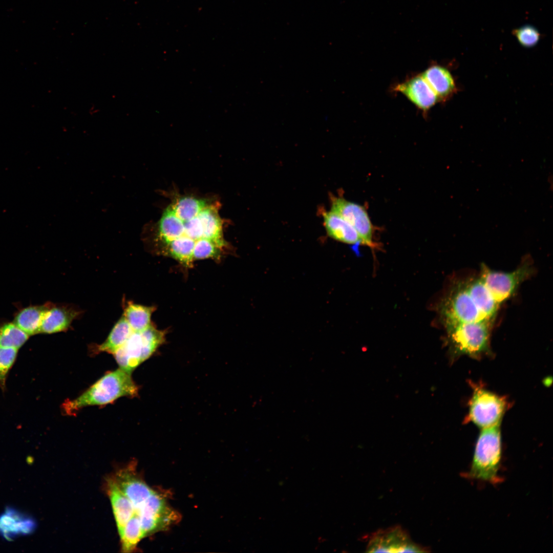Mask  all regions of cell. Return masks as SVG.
<instances>
[{"mask_svg": "<svg viewBox=\"0 0 553 553\" xmlns=\"http://www.w3.org/2000/svg\"><path fill=\"white\" fill-rule=\"evenodd\" d=\"M169 197L159 219L144 226V243L188 268L195 261L221 258L229 245L224 237L226 221L220 214V201L215 197L177 192Z\"/></svg>", "mask_w": 553, "mask_h": 553, "instance_id": "obj_1", "label": "cell"}, {"mask_svg": "<svg viewBox=\"0 0 553 553\" xmlns=\"http://www.w3.org/2000/svg\"><path fill=\"white\" fill-rule=\"evenodd\" d=\"M138 388L131 373L119 368L105 374L78 397L62 405L66 414H74L90 406L108 404L124 396H135Z\"/></svg>", "mask_w": 553, "mask_h": 553, "instance_id": "obj_2", "label": "cell"}, {"mask_svg": "<svg viewBox=\"0 0 553 553\" xmlns=\"http://www.w3.org/2000/svg\"><path fill=\"white\" fill-rule=\"evenodd\" d=\"M493 323V321L484 319L445 328L446 343L451 360L462 355L480 359L491 355Z\"/></svg>", "mask_w": 553, "mask_h": 553, "instance_id": "obj_3", "label": "cell"}, {"mask_svg": "<svg viewBox=\"0 0 553 553\" xmlns=\"http://www.w3.org/2000/svg\"><path fill=\"white\" fill-rule=\"evenodd\" d=\"M468 476L490 482L498 480L502 456L500 424L481 429Z\"/></svg>", "mask_w": 553, "mask_h": 553, "instance_id": "obj_4", "label": "cell"}, {"mask_svg": "<svg viewBox=\"0 0 553 553\" xmlns=\"http://www.w3.org/2000/svg\"><path fill=\"white\" fill-rule=\"evenodd\" d=\"M164 340V331L158 330L152 323L144 330L133 331L113 355L119 368L131 373L148 359Z\"/></svg>", "mask_w": 553, "mask_h": 553, "instance_id": "obj_5", "label": "cell"}, {"mask_svg": "<svg viewBox=\"0 0 553 553\" xmlns=\"http://www.w3.org/2000/svg\"><path fill=\"white\" fill-rule=\"evenodd\" d=\"M473 389L469 401L468 411L464 422H472L481 429L500 424L509 406L507 398L471 382Z\"/></svg>", "mask_w": 553, "mask_h": 553, "instance_id": "obj_6", "label": "cell"}, {"mask_svg": "<svg viewBox=\"0 0 553 553\" xmlns=\"http://www.w3.org/2000/svg\"><path fill=\"white\" fill-rule=\"evenodd\" d=\"M438 308L445 329L484 319L467 290L466 281L455 282L442 300Z\"/></svg>", "mask_w": 553, "mask_h": 553, "instance_id": "obj_7", "label": "cell"}, {"mask_svg": "<svg viewBox=\"0 0 553 553\" xmlns=\"http://www.w3.org/2000/svg\"><path fill=\"white\" fill-rule=\"evenodd\" d=\"M534 272L530 259L526 258L515 270L510 272L495 271L482 264L479 277L495 300L501 304L512 296L520 285L530 278Z\"/></svg>", "mask_w": 553, "mask_h": 553, "instance_id": "obj_8", "label": "cell"}, {"mask_svg": "<svg viewBox=\"0 0 553 553\" xmlns=\"http://www.w3.org/2000/svg\"><path fill=\"white\" fill-rule=\"evenodd\" d=\"M367 550L368 552H386L427 551L426 547L414 542L400 526L380 529L372 534L368 539Z\"/></svg>", "mask_w": 553, "mask_h": 553, "instance_id": "obj_9", "label": "cell"}, {"mask_svg": "<svg viewBox=\"0 0 553 553\" xmlns=\"http://www.w3.org/2000/svg\"><path fill=\"white\" fill-rule=\"evenodd\" d=\"M331 210L341 216L357 231L364 245L377 247L373 241L374 226L365 208L343 198H334L332 201Z\"/></svg>", "mask_w": 553, "mask_h": 553, "instance_id": "obj_10", "label": "cell"}, {"mask_svg": "<svg viewBox=\"0 0 553 553\" xmlns=\"http://www.w3.org/2000/svg\"><path fill=\"white\" fill-rule=\"evenodd\" d=\"M112 479L131 501L136 514L155 491L139 477L132 465L118 470Z\"/></svg>", "mask_w": 553, "mask_h": 553, "instance_id": "obj_11", "label": "cell"}, {"mask_svg": "<svg viewBox=\"0 0 553 553\" xmlns=\"http://www.w3.org/2000/svg\"><path fill=\"white\" fill-rule=\"evenodd\" d=\"M394 90L401 93L415 107L425 113L439 100L436 93L421 74L397 84Z\"/></svg>", "mask_w": 553, "mask_h": 553, "instance_id": "obj_12", "label": "cell"}, {"mask_svg": "<svg viewBox=\"0 0 553 553\" xmlns=\"http://www.w3.org/2000/svg\"><path fill=\"white\" fill-rule=\"evenodd\" d=\"M82 313L81 310L69 304H50L43 316L40 333L51 334L68 330L74 320Z\"/></svg>", "mask_w": 553, "mask_h": 553, "instance_id": "obj_13", "label": "cell"}, {"mask_svg": "<svg viewBox=\"0 0 553 553\" xmlns=\"http://www.w3.org/2000/svg\"><path fill=\"white\" fill-rule=\"evenodd\" d=\"M36 527L35 521L16 509L7 507L0 515V535L11 541L20 535L32 533Z\"/></svg>", "mask_w": 553, "mask_h": 553, "instance_id": "obj_14", "label": "cell"}, {"mask_svg": "<svg viewBox=\"0 0 553 553\" xmlns=\"http://www.w3.org/2000/svg\"><path fill=\"white\" fill-rule=\"evenodd\" d=\"M467 290L476 308L484 319L494 321L500 304L479 276L466 281Z\"/></svg>", "mask_w": 553, "mask_h": 553, "instance_id": "obj_15", "label": "cell"}, {"mask_svg": "<svg viewBox=\"0 0 553 553\" xmlns=\"http://www.w3.org/2000/svg\"><path fill=\"white\" fill-rule=\"evenodd\" d=\"M324 223L329 237L334 240L353 246L364 245L355 229L346 220L330 210L324 214Z\"/></svg>", "mask_w": 553, "mask_h": 553, "instance_id": "obj_16", "label": "cell"}, {"mask_svg": "<svg viewBox=\"0 0 553 553\" xmlns=\"http://www.w3.org/2000/svg\"><path fill=\"white\" fill-rule=\"evenodd\" d=\"M107 488L120 536L128 521L136 514V511L131 501L112 478L107 481Z\"/></svg>", "mask_w": 553, "mask_h": 553, "instance_id": "obj_17", "label": "cell"}, {"mask_svg": "<svg viewBox=\"0 0 553 553\" xmlns=\"http://www.w3.org/2000/svg\"><path fill=\"white\" fill-rule=\"evenodd\" d=\"M421 75L427 81L439 100L446 99L454 92L455 85L450 72L445 68L434 65Z\"/></svg>", "mask_w": 553, "mask_h": 553, "instance_id": "obj_18", "label": "cell"}, {"mask_svg": "<svg viewBox=\"0 0 553 553\" xmlns=\"http://www.w3.org/2000/svg\"><path fill=\"white\" fill-rule=\"evenodd\" d=\"M123 315L133 331H140L152 324L151 316L155 308L122 300Z\"/></svg>", "mask_w": 553, "mask_h": 553, "instance_id": "obj_19", "label": "cell"}, {"mask_svg": "<svg viewBox=\"0 0 553 553\" xmlns=\"http://www.w3.org/2000/svg\"><path fill=\"white\" fill-rule=\"evenodd\" d=\"M50 304L48 303L24 308L17 314L14 324L28 335L40 333L43 316Z\"/></svg>", "mask_w": 553, "mask_h": 553, "instance_id": "obj_20", "label": "cell"}, {"mask_svg": "<svg viewBox=\"0 0 553 553\" xmlns=\"http://www.w3.org/2000/svg\"><path fill=\"white\" fill-rule=\"evenodd\" d=\"M133 331L122 315L114 325L105 341L97 346V351L113 354L123 345Z\"/></svg>", "mask_w": 553, "mask_h": 553, "instance_id": "obj_21", "label": "cell"}, {"mask_svg": "<svg viewBox=\"0 0 553 553\" xmlns=\"http://www.w3.org/2000/svg\"><path fill=\"white\" fill-rule=\"evenodd\" d=\"M144 537L139 518L135 514L128 521L120 536L122 551L123 552L132 551Z\"/></svg>", "mask_w": 553, "mask_h": 553, "instance_id": "obj_22", "label": "cell"}, {"mask_svg": "<svg viewBox=\"0 0 553 553\" xmlns=\"http://www.w3.org/2000/svg\"><path fill=\"white\" fill-rule=\"evenodd\" d=\"M28 335L14 323H7L0 326V347L18 349L28 339Z\"/></svg>", "mask_w": 553, "mask_h": 553, "instance_id": "obj_23", "label": "cell"}, {"mask_svg": "<svg viewBox=\"0 0 553 553\" xmlns=\"http://www.w3.org/2000/svg\"><path fill=\"white\" fill-rule=\"evenodd\" d=\"M513 35L521 45L531 47L539 42L541 34L537 28L530 25H524L513 30Z\"/></svg>", "mask_w": 553, "mask_h": 553, "instance_id": "obj_24", "label": "cell"}, {"mask_svg": "<svg viewBox=\"0 0 553 553\" xmlns=\"http://www.w3.org/2000/svg\"><path fill=\"white\" fill-rule=\"evenodd\" d=\"M17 349L0 347V384L4 386L7 375L16 357Z\"/></svg>", "mask_w": 553, "mask_h": 553, "instance_id": "obj_25", "label": "cell"}, {"mask_svg": "<svg viewBox=\"0 0 553 553\" xmlns=\"http://www.w3.org/2000/svg\"><path fill=\"white\" fill-rule=\"evenodd\" d=\"M547 182H548V185H549V188L550 189L552 190V189L553 180H552V176L551 175H548V178H547Z\"/></svg>", "mask_w": 553, "mask_h": 553, "instance_id": "obj_26", "label": "cell"}]
</instances>
